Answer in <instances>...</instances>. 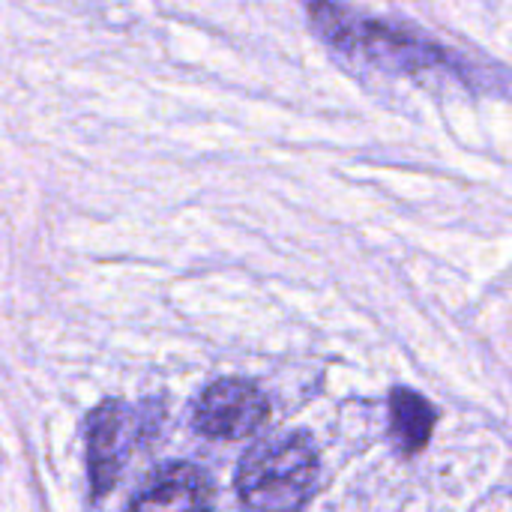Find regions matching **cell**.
I'll return each instance as SVG.
<instances>
[{"instance_id": "6da1fadb", "label": "cell", "mask_w": 512, "mask_h": 512, "mask_svg": "<svg viewBox=\"0 0 512 512\" xmlns=\"http://www.w3.org/2000/svg\"><path fill=\"white\" fill-rule=\"evenodd\" d=\"M318 447L306 432H285L255 444L237 468L246 512H300L318 489Z\"/></svg>"}, {"instance_id": "7a4b0ae2", "label": "cell", "mask_w": 512, "mask_h": 512, "mask_svg": "<svg viewBox=\"0 0 512 512\" xmlns=\"http://www.w3.org/2000/svg\"><path fill=\"white\" fill-rule=\"evenodd\" d=\"M309 18H312L315 30L324 39H330L333 45H339L342 51L357 48L378 63L423 69V66H435L444 60L441 45L420 42L408 30H396L384 21L360 18L354 9H345V6L318 3V6H309Z\"/></svg>"}, {"instance_id": "3957f363", "label": "cell", "mask_w": 512, "mask_h": 512, "mask_svg": "<svg viewBox=\"0 0 512 512\" xmlns=\"http://www.w3.org/2000/svg\"><path fill=\"white\" fill-rule=\"evenodd\" d=\"M270 417L267 396L243 378L213 381L195 402V429L213 441H240L255 435Z\"/></svg>"}, {"instance_id": "277c9868", "label": "cell", "mask_w": 512, "mask_h": 512, "mask_svg": "<svg viewBox=\"0 0 512 512\" xmlns=\"http://www.w3.org/2000/svg\"><path fill=\"white\" fill-rule=\"evenodd\" d=\"M213 498V483L198 465L171 462L147 477L129 512H210Z\"/></svg>"}, {"instance_id": "5b68a950", "label": "cell", "mask_w": 512, "mask_h": 512, "mask_svg": "<svg viewBox=\"0 0 512 512\" xmlns=\"http://www.w3.org/2000/svg\"><path fill=\"white\" fill-rule=\"evenodd\" d=\"M126 411L120 402L108 399L87 417V477H90V498L102 501L126 462Z\"/></svg>"}, {"instance_id": "8992f818", "label": "cell", "mask_w": 512, "mask_h": 512, "mask_svg": "<svg viewBox=\"0 0 512 512\" xmlns=\"http://www.w3.org/2000/svg\"><path fill=\"white\" fill-rule=\"evenodd\" d=\"M438 411L429 399L408 387H393L390 393V438L405 456H417L432 441Z\"/></svg>"}]
</instances>
